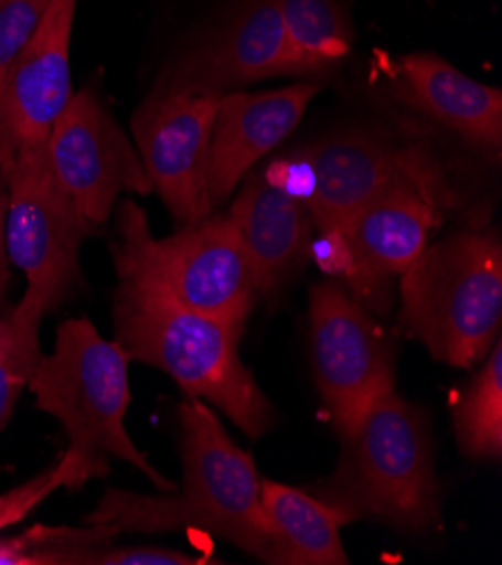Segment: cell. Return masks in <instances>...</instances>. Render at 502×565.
<instances>
[{"instance_id": "obj_18", "label": "cell", "mask_w": 502, "mask_h": 565, "mask_svg": "<svg viewBox=\"0 0 502 565\" xmlns=\"http://www.w3.org/2000/svg\"><path fill=\"white\" fill-rule=\"evenodd\" d=\"M261 507L273 543L264 563L273 565H348L341 521L313 493L261 480Z\"/></svg>"}, {"instance_id": "obj_9", "label": "cell", "mask_w": 502, "mask_h": 565, "mask_svg": "<svg viewBox=\"0 0 502 565\" xmlns=\"http://www.w3.org/2000/svg\"><path fill=\"white\" fill-rule=\"evenodd\" d=\"M218 97L158 84L133 113L131 134L149 183L181 225L212 214L207 149Z\"/></svg>"}, {"instance_id": "obj_23", "label": "cell", "mask_w": 502, "mask_h": 565, "mask_svg": "<svg viewBox=\"0 0 502 565\" xmlns=\"http://www.w3.org/2000/svg\"><path fill=\"white\" fill-rule=\"evenodd\" d=\"M50 0H0V84L39 30Z\"/></svg>"}, {"instance_id": "obj_7", "label": "cell", "mask_w": 502, "mask_h": 565, "mask_svg": "<svg viewBox=\"0 0 502 565\" xmlns=\"http://www.w3.org/2000/svg\"><path fill=\"white\" fill-rule=\"evenodd\" d=\"M45 147L19 151L0 169V181L8 190V257L25 273L23 298L47 316L77 281L79 248L95 225L54 179Z\"/></svg>"}, {"instance_id": "obj_4", "label": "cell", "mask_w": 502, "mask_h": 565, "mask_svg": "<svg viewBox=\"0 0 502 565\" xmlns=\"http://www.w3.org/2000/svg\"><path fill=\"white\" fill-rule=\"evenodd\" d=\"M313 495L341 525L367 519L408 532L439 527V489L424 413L395 390L383 392L343 435L337 471Z\"/></svg>"}, {"instance_id": "obj_24", "label": "cell", "mask_w": 502, "mask_h": 565, "mask_svg": "<svg viewBox=\"0 0 502 565\" xmlns=\"http://www.w3.org/2000/svg\"><path fill=\"white\" fill-rule=\"evenodd\" d=\"M84 563L93 565H203L205 556H190L177 550L164 547H116V550H95Z\"/></svg>"}, {"instance_id": "obj_1", "label": "cell", "mask_w": 502, "mask_h": 565, "mask_svg": "<svg viewBox=\"0 0 502 565\" xmlns=\"http://www.w3.org/2000/svg\"><path fill=\"white\" fill-rule=\"evenodd\" d=\"M183 489L140 495L108 489L86 525L120 532L199 530L266 558L273 532L261 507V480L253 458L242 450L199 399L181 404Z\"/></svg>"}, {"instance_id": "obj_21", "label": "cell", "mask_w": 502, "mask_h": 565, "mask_svg": "<svg viewBox=\"0 0 502 565\" xmlns=\"http://www.w3.org/2000/svg\"><path fill=\"white\" fill-rule=\"evenodd\" d=\"M45 313L25 298L0 316V428L14 411L23 387H28L39 352V327Z\"/></svg>"}, {"instance_id": "obj_25", "label": "cell", "mask_w": 502, "mask_h": 565, "mask_svg": "<svg viewBox=\"0 0 502 565\" xmlns=\"http://www.w3.org/2000/svg\"><path fill=\"white\" fill-rule=\"evenodd\" d=\"M6 212H8V192L6 183H0V302L8 287V244H6Z\"/></svg>"}, {"instance_id": "obj_19", "label": "cell", "mask_w": 502, "mask_h": 565, "mask_svg": "<svg viewBox=\"0 0 502 565\" xmlns=\"http://www.w3.org/2000/svg\"><path fill=\"white\" fill-rule=\"evenodd\" d=\"M293 75H320L350 52V32L333 0H277Z\"/></svg>"}, {"instance_id": "obj_20", "label": "cell", "mask_w": 502, "mask_h": 565, "mask_svg": "<svg viewBox=\"0 0 502 565\" xmlns=\"http://www.w3.org/2000/svg\"><path fill=\"white\" fill-rule=\"evenodd\" d=\"M456 408V433L469 458L498 460L502 454V348L500 338Z\"/></svg>"}, {"instance_id": "obj_15", "label": "cell", "mask_w": 502, "mask_h": 565, "mask_svg": "<svg viewBox=\"0 0 502 565\" xmlns=\"http://www.w3.org/2000/svg\"><path fill=\"white\" fill-rule=\"evenodd\" d=\"M293 75L277 0H255L216 39L185 56L158 84L199 93H231L268 77Z\"/></svg>"}, {"instance_id": "obj_12", "label": "cell", "mask_w": 502, "mask_h": 565, "mask_svg": "<svg viewBox=\"0 0 502 565\" xmlns=\"http://www.w3.org/2000/svg\"><path fill=\"white\" fill-rule=\"evenodd\" d=\"M77 0H50L43 21L0 84V169L19 151L47 145L73 97L71 36Z\"/></svg>"}, {"instance_id": "obj_8", "label": "cell", "mask_w": 502, "mask_h": 565, "mask_svg": "<svg viewBox=\"0 0 502 565\" xmlns=\"http://www.w3.org/2000/svg\"><path fill=\"white\" fill-rule=\"evenodd\" d=\"M309 320L316 383L343 437L376 397L395 390V354L363 305L333 281L313 287Z\"/></svg>"}, {"instance_id": "obj_22", "label": "cell", "mask_w": 502, "mask_h": 565, "mask_svg": "<svg viewBox=\"0 0 502 565\" xmlns=\"http://www.w3.org/2000/svg\"><path fill=\"white\" fill-rule=\"evenodd\" d=\"M84 480L73 465L68 456H64L52 469L45 473L23 482L21 487L8 491L6 495H0V530L14 525L23 521L36 504H41L52 491H57L62 487L66 489H77L82 487Z\"/></svg>"}, {"instance_id": "obj_11", "label": "cell", "mask_w": 502, "mask_h": 565, "mask_svg": "<svg viewBox=\"0 0 502 565\" xmlns=\"http://www.w3.org/2000/svg\"><path fill=\"white\" fill-rule=\"evenodd\" d=\"M437 223L421 174H406L350 218L337 244H329V266L345 270L359 300L370 298L415 264Z\"/></svg>"}, {"instance_id": "obj_6", "label": "cell", "mask_w": 502, "mask_h": 565, "mask_svg": "<svg viewBox=\"0 0 502 565\" xmlns=\"http://www.w3.org/2000/svg\"><path fill=\"white\" fill-rule=\"evenodd\" d=\"M120 239L110 246L118 277H145L181 305L244 329L255 307L253 270L228 214L183 225L156 239L142 207L129 199L118 210Z\"/></svg>"}, {"instance_id": "obj_3", "label": "cell", "mask_w": 502, "mask_h": 565, "mask_svg": "<svg viewBox=\"0 0 502 565\" xmlns=\"http://www.w3.org/2000/svg\"><path fill=\"white\" fill-rule=\"evenodd\" d=\"M36 408L57 419L71 439L66 456L84 482L108 473V458L145 473L160 491L177 484L162 478L140 454L125 426L131 404L129 356L86 318L66 320L54 350L41 354L28 381Z\"/></svg>"}, {"instance_id": "obj_17", "label": "cell", "mask_w": 502, "mask_h": 565, "mask_svg": "<svg viewBox=\"0 0 502 565\" xmlns=\"http://www.w3.org/2000/svg\"><path fill=\"white\" fill-rule=\"evenodd\" d=\"M399 95L464 140L500 151L502 95L453 68L435 54H408L402 62Z\"/></svg>"}, {"instance_id": "obj_10", "label": "cell", "mask_w": 502, "mask_h": 565, "mask_svg": "<svg viewBox=\"0 0 502 565\" xmlns=\"http://www.w3.org/2000/svg\"><path fill=\"white\" fill-rule=\"evenodd\" d=\"M45 149L54 179L95 228L108 221L122 194L153 190L138 149L93 90L73 93Z\"/></svg>"}, {"instance_id": "obj_2", "label": "cell", "mask_w": 502, "mask_h": 565, "mask_svg": "<svg viewBox=\"0 0 502 565\" xmlns=\"http://www.w3.org/2000/svg\"><path fill=\"white\" fill-rule=\"evenodd\" d=\"M114 324L129 361L170 374L188 397L207 399L253 439L270 430L273 406L239 356L242 327L194 311L133 275L120 277Z\"/></svg>"}, {"instance_id": "obj_13", "label": "cell", "mask_w": 502, "mask_h": 565, "mask_svg": "<svg viewBox=\"0 0 502 565\" xmlns=\"http://www.w3.org/2000/svg\"><path fill=\"white\" fill-rule=\"evenodd\" d=\"M302 164L311 177L305 203L327 246L389 183L417 172L404 153L370 134L329 136L302 151Z\"/></svg>"}, {"instance_id": "obj_16", "label": "cell", "mask_w": 502, "mask_h": 565, "mask_svg": "<svg viewBox=\"0 0 502 565\" xmlns=\"http://www.w3.org/2000/svg\"><path fill=\"white\" fill-rule=\"evenodd\" d=\"M228 218L246 250L257 296L270 294L307 257L313 218L305 199L273 169L242 188Z\"/></svg>"}, {"instance_id": "obj_14", "label": "cell", "mask_w": 502, "mask_h": 565, "mask_svg": "<svg viewBox=\"0 0 502 565\" xmlns=\"http://www.w3.org/2000/svg\"><path fill=\"white\" fill-rule=\"evenodd\" d=\"M316 84H293L270 93H223L216 104L207 149V196L226 201L248 169L300 125Z\"/></svg>"}, {"instance_id": "obj_5", "label": "cell", "mask_w": 502, "mask_h": 565, "mask_svg": "<svg viewBox=\"0 0 502 565\" xmlns=\"http://www.w3.org/2000/svg\"><path fill=\"white\" fill-rule=\"evenodd\" d=\"M402 320L439 363H480L500 338V239L464 233L426 246L402 275Z\"/></svg>"}]
</instances>
